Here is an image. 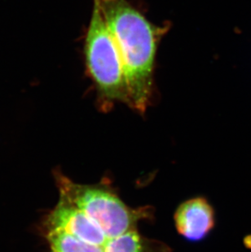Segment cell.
<instances>
[{"instance_id": "1", "label": "cell", "mask_w": 251, "mask_h": 252, "mask_svg": "<svg viewBox=\"0 0 251 252\" xmlns=\"http://www.w3.org/2000/svg\"><path fill=\"white\" fill-rule=\"evenodd\" d=\"M55 177L59 199L43 222L51 252H171L140 233L151 207L128 206L107 180L81 184L62 172Z\"/></svg>"}, {"instance_id": "2", "label": "cell", "mask_w": 251, "mask_h": 252, "mask_svg": "<svg viewBox=\"0 0 251 252\" xmlns=\"http://www.w3.org/2000/svg\"><path fill=\"white\" fill-rule=\"evenodd\" d=\"M124 64L130 108L144 114L154 96L157 48L168 28L153 24L127 0H97Z\"/></svg>"}, {"instance_id": "3", "label": "cell", "mask_w": 251, "mask_h": 252, "mask_svg": "<svg viewBox=\"0 0 251 252\" xmlns=\"http://www.w3.org/2000/svg\"><path fill=\"white\" fill-rule=\"evenodd\" d=\"M84 53L87 71L97 92L100 110H110L116 103L130 107L121 55L97 0H93Z\"/></svg>"}, {"instance_id": "4", "label": "cell", "mask_w": 251, "mask_h": 252, "mask_svg": "<svg viewBox=\"0 0 251 252\" xmlns=\"http://www.w3.org/2000/svg\"><path fill=\"white\" fill-rule=\"evenodd\" d=\"M176 230L185 240L205 239L216 226V212L206 197L198 196L182 202L174 215Z\"/></svg>"}, {"instance_id": "5", "label": "cell", "mask_w": 251, "mask_h": 252, "mask_svg": "<svg viewBox=\"0 0 251 252\" xmlns=\"http://www.w3.org/2000/svg\"><path fill=\"white\" fill-rule=\"evenodd\" d=\"M245 243H247L248 247H251V235L248 236V237L245 239Z\"/></svg>"}]
</instances>
